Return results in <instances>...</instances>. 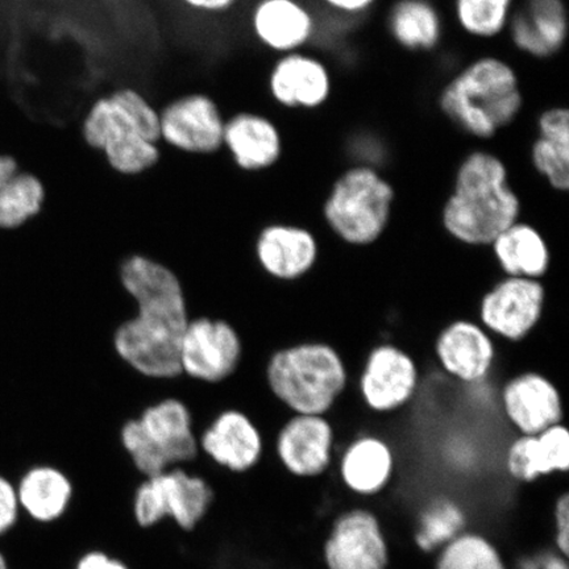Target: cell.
Masks as SVG:
<instances>
[{"mask_svg":"<svg viewBox=\"0 0 569 569\" xmlns=\"http://www.w3.org/2000/svg\"><path fill=\"white\" fill-rule=\"evenodd\" d=\"M329 68L318 57L303 52L283 54L269 74V91L287 109L316 110L331 96Z\"/></svg>","mask_w":569,"mask_h":569,"instance_id":"cell-19","label":"cell"},{"mask_svg":"<svg viewBox=\"0 0 569 569\" xmlns=\"http://www.w3.org/2000/svg\"><path fill=\"white\" fill-rule=\"evenodd\" d=\"M439 365L465 383H478L492 372L496 347L489 332L471 320H457L439 333L436 343Z\"/></svg>","mask_w":569,"mask_h":569,"instance_id":"cell-20","label":"cell"},{"mask_svg":"<svg viewBox=\"0 0 569 569\" xmlns=\"http://www.w3.org/2000/svg\"><path fill=\"white\" fill-rule=\"evenodd\" d=\"M119 443L139 478L176 467H193L199 460L194 418L177 397L149 403L119 430Z\"/></svg>","mask_w":569,"mask_h":569,"instance_id":"cell-7","label":"cell"},{"mask_svg":"<svg viewBox=\"0 0 569 569\" xmlns=\"http://www.w3.org/2000/svg\"><path fill=\"white\" fill-rule=\"evenodd\" d=\"M395 188L369 166L347 169L333 182L323 203V217L333 233L351 246H369L390 222Z\"/></svg>","mask_w":569,"mask_h":569,"instance_id":"cell-8","label":"cell"},{"mask_svg":"<svg viewBox=\"0 0 569 569\" xmlns=\"http://www.w3.org/2000/svg\"><path fill=\"white\" fill-rule=\"evenodd\" d=\"M551 546L569 558V495L555 498L551 511Z\"/></svg>","mask_w":569,"mask_h":569,"instance_id":"cell-36","label":"cell"},{"mask_svg":"<svg viewBox=\"0 0 569 569\" xmlns=\"http://www.w3.org/2000/svg\"><path fill=\"white\" fill-rule=\"evenodd\" d=\"M521 201L509 183L505 162L495 153L475 151L461 161L443 206L442 223L462 244L490 246L518 222Z\"/></svg>","mask_w":569,"mask_h":569,"instance_id":"cell-2","label":"cell"},{"mask_svg":"<svg viewBox=\"0 0 569 569\" xmlns=\"http://www.w3.org/2000/svg\"><path fill=\"white\" fill-rule=\"evenodd\" d=\"M546 290L539 280L507 277L482 297L481 326L510 341L530 336L542 318Z\"/></svg>","mask_w":569,"mask_h":569,"instance_id":"cell-13","label":"cell"},{"mask_svg":"<svg viewBox=\"0 0 569 569\" xmlns=\"http://www.w3.org/2000/svg\"><path fill=\"white\" fill-rule=\"evenodd\" d=\"M21 516L38 528L54 529L69 521L78 489L71 475L53 462L28 466L16 479Z\"/></svg>","mask_w":569,"mask_h":569,"instance_id":"cell-14","label":"cell"},{"mask_svg":"<svg viewBox=\"0 0 569 569\" xmlns=\"http://www.w3.org/2000/svg\"><path fill=\"white\" fill-rule=\"evenodd\" d=\"M21 521L16 480L0 472V539L11 536Z\"/></svg>","mask_w":569,"mask_h":569,"instance_id":"cell-34","label":"cell"},{"mask_svg":"<svg viewBox=\"0 0 569 569\" xmlns=\"http://www.w3.org/2000/svg\"><path fill=\"white\" fill-rule=\"evenodd\" d=\"M396 475V457L386 440L366 436L355 439L339 460V479L348 493L373 500L386 493Z\"/></svg>","mask_w":569,"mask_h":569,"instance_id":"cell-21","label":"cell"},{"mask_svg":"<svg viewBox=\"0 0 569 569\" xmlns=\"http://www.w3.org/2000/svg\"><path fill=\"white\" fill-rule=\"evenodd\" d=\"M226 120L209 96L177 98L160 112L161 141L190 154H212L223 148Z\"/></svg>","mask_w":569,"mask_h":569,"instance_id":"cell-15","label":"cell"},{"mask_svg":"<svg viewBox=\"0 0 569 569\" xmlns=\"http://www.w3.org/2000/svg\"><path fill=\"white\" fill-rule=\"evenodd\" d=\"M217 503L216 483L197 462L140 478L128 498L127 515L138 531L172 528L188 537L210 521Z\"/></svg>","mask_w":569,"mask_h":569,"instance_id":"cell-6","label":"cell"},{"mask_svg":"<svg viewBox=\"0 0 569 569\" xmlns=\"http://www.w3.org/2000/svg\"><path fill=\"white\" fill-rule=\"evenodd\" d=\"M388 26L397 44L411 52L432 51L443 36L442 17L430 0H398Z\"/></svg>","mask_w":569,"mask_h":569,"instance_id":"cell-30","label":"cell"},{"mask_svg":"<svg viewBox=\"0 0 569 569\" xmlns=\"http://www.w3.org/2000/svg\"><path fill=\"white\" fill-rule=\"evenodd\" d=\"M67 569H137V567L124 553L106 545L92 543L76 551Z\"/></svg>","mask_w":569,"mask_h":569,"instance_id":"cell-33","label":"cell"},{"mask_svg":"<svg viewBox=\"0 0 569 569\" xmlns=\"http://www.w3.org/2000/svg\"><path fill=\"white\" fill-rule=\"evenodd\" d=\"M511 569H569L568 557L551 545L538 547L510 560Z\"/></svg>","mask_w":569,"mask_h":569,"instance_id":"cell-35","label":"cell"},{"mask_svg":"<svg viewBox=\"0 0 569 569\" xmlns=\"http://www.w3.org/2000/svg\"><path fill=\"white\" fill-rule=\"evenodd\" d=\"M223 147L246 172H261L274 167L283 148L281 132L272 120L246 111L226 120Z\"/></svg>","mask_w":569,"mask_h":569,"instance_id":"cell-24","label":"cell"},{"mask_svg":"<svg viewBox=\"0 0 569 569\" xmlns=\"http://www.w3.org/2000/svg\"><path fill=\"white\" fill-rule=\"evenodd\" d=\"M515 0H455V18L476 39H493L508 30Z\"/></svg>","mask_w":569,"mask_h":569,"instance_id":"cell-32","label":"cell"},{"mask_svg":"<svg viewBox=\"0 0 569 569\" xmlns=\"http://www.w3.org/2000/svg\"><path fill=\"white\" fill-rule=\"evenodd\" d=\"M418 381L415 359L400 347L381 345L368 355L360 377V393L369 409L390 412L412 400Z\"/></svg>","mask_w":569,"mask_h":569,"instance_id":"cell-17","label":"cell"},{"mask_svg":"<svg viewBox=\"0 0 569 569\" xmlns=\"http://www.w3.org/2000/svg\"><path fill=\"white\" fill-rule=\"evenodd\" d=\"M490 247L508 277L540 280L550 268L549 246L542 233L529 223L518 220L498 234Z\"/></svg>","mask_w":569,"mask_h":569,"instance_id":"cell-28","label":"cell"},{"mask_svg":"<svg viewBox=\"0 0 569 569\" xmlns=\"http://www.w3.org/2000/svg\"><path fill=\"white\" fill-rule=\"evenodd\" d=\"M82 134L122 176L144 173L161 159L160 112L133 89L97 99L84 117Z\"/></svg>","mask_w":569,"mask_h":569,"instance_id":"cell-3","label":"cell"},{"mask_svg":"<svg viewBox=\"0 0 569 569\" xmlns=\"http://www.w3.org/2000/svg\"><path fill=\"white\" fill-rule=\"evenodd\" d=\"M319 557L323 569H388L393 545L382 517L369 505L358 503L331 519Z\"/></svg>","mask_w":569,"mask_h":569,"instance_id":"cell-9","label":"cell"},{"mask_svg":"<svg viewBox=\"0 0 569 569\" xmlns=\"http://www.w3.org/2000/svg\"><path fill=\"white\" fill-rule=\"evenodd\" d=\"M388 569H393V568H388Z\"/></svg>","mask_w":569,"mask_h":569,"instance_id":"cell-40","label":"cell"},{"mask_svg":"<svg viewBox=\"0 0 569 569\" xmlns=\"http://www.w3.org/2000/svg\"><path fill=\"white\" fill-rule=\"evenodd\" d=\"M432 569H511L502 547L487 531L469 528L432 557Z\"/></svg>","mask_w":569,"mask_h":569,"instance_id":"cell-31","label":"cell"},{"mask_svg":"<svg viewBox=\"0 0 569 569\" xmlns=\"http://www.w3.org/2000/svg\"><path fill=\"white\" fill-rule=\"evenodd\" d=\"M330 10L343 16H361L372 9L376 0H322Z\"/></svg>","mask_w":569,"mask_h":569,"instance_id":"cell-37","label":"cell"},{"mask_svg":"<svg viewBox=\"0 0 569 569\" xmlns=\"http://www.w3.org/2000/svg\"><path fill=\"white\" fill-rule=\"evenodd\" d=\"M531 162L552 189H569V111L566 107H552L540 113Z\"/></svg>","mask_w":569,"mask_h":569,"instance_id":"cell-27","label":"cell"},{"mask_svg":"<svg viewBox=\"0 0 569 569\" xmlns=\"http://www.w3.org/2000/svg\"><path fill=\"white\" fill-rule=\"evenodd\" d=\"M268 453L289 478H322L333 461L336 432L326 416L290 415L277 427Z\"/></svg>","mask_w":569,"mask_h":569,"instance_id":"cell-12","label":"cell"},{"mask_svg":"<svg viewBox=\"0 0 569 569\" xmlns=\"http://www.w3.org/2000/svg\"><path fill=\"white\" fill-rule=\"evenodd\" d=\"M505 469L511 480L536 482L569 469V432L563 423L537 436H519L505 455Z\"/></svg>","mask_w":569,"mask_h":569,"instance_id":"cell-23","label":"cell"},{"mask_svg":"<svg viewBox=\"0 0 569 569\" xmlns=\"http://www.w3.org/2000/svg\"><path fill=\"white\" fill-rule=\"evenodd\" d=\"M243 356V340L229 320L193 317L182 333L178 361L184 379L219 386L238 372Z\"/></svg>","mask_w":569,"mask_h":569,"instance_id":"cell-11","label":"cell"},{"mask_svg":"<svg viewBox=\"0 0 569 569\" xmlns=\"http://www.w3.org/2000/svg\"><path fill=\"white\" fill-rule=\"evenodd\" d=\"M501 401L505 416L521 436H537L563 422L560 391L543 375L516 376L503 387Z\"/></svg>","mask_w":569,"mask_h":569,"instance_id":"cell-18","label":"cell"},{"mask_svg":"<svg viewBox=\"0 0 569 569\" xmlns=\"http://www.w3.org/2000/svg\"><path fill=\"white\" fill-rule=\"evenodd\" d=\"M0 569H12L10 558L0 549Z\"/></svg>","mask_w":569,"mask_h":569,"instance_id":"cell-39","label":"cell"},{"mask_svg":"<svg viewBox=\"0 0 569 569\" xmlns=\"http://www.w3.org/2000/svg\"><path fill=\"white\" fill-rule=\"evenodd\" d=\"M44 184L30 173H19L12 158L0 156V230L17 231L44 208Z\"/></svg>","mask_w":569,"mask_h":569,"instance_id":"cell-29","label":"cell"},{"mask_svg":"<svg viewBox=\"0 0 569 569\" xmlns=\"http://www.w3.org/2000/svg\"><path fill=\"white\" fill-rule=\"evenodd\" d=\"M197 433L199 460L213 471L244 478L267 459L264 432L243 410H220Z\"/></svg>","mask_w":569,"mask_h":569,"instance_id":"cell-10","label":"cell"},{"mask_svg":"<svg viewBox=\"0 0 569 569\" xmlns=\"http://www.w3.org/2000/svg\"><path fill=\"white\" fill-rule=\"evenodd\" d=\"M508 30L516 48L526 54L547 59L558 53L568 36L565 0H525L511 13Z\"/></svg>","mask_w":569,"mask_h":569,"instance_id":"cell-22","label":"cell"},{"mask_svg":"<svg viewBox=\"0 0 569 569\" xmlns=\"http://www.w3.org/2000/svg\"><path fill=\"white\" fill-rule=\"evenodd\" d=\"M438 103L461 131L488 140L515 122L523 107V94L515 68L487 56L453 76L440 91Z\"/></svg>","mask_w":569,"mask_h":569,"instance_id":"cell-4","label":"cell"},{"mask_svg":"<svg viewBox=\"0 0 569 569\" xmlns=\"http://www.w3.org/2000/svg\"><path fill=\"white\" fill-rule=\"evenodd\" d=\"M252 252L256 264L269 280L290 284L315 269L319 244L316 234L306 227L274 222L256 233Z\"/></svg>","mask_w":569,"mask_h":569,"instance_id":"cell-16","label":"cell"},{"mask_svg":"<svg viewBox=\"0 0 569 569\" xmlns=\"http://www.w3.org/2000/svg\"><path fill=\"white\" fill-rule=\"evenodd\" d=\"M343 359L322 341H298L277 348L264 367L270 396L290 415L326 416L343 395Z\"/></svg>","mask_w":569,"mask_h":569,"instance_id":"cell-5","label":"cell"},{"mask_svg":"<svg viewBox=\"0 0 569 569\" xmlns=\"http://www.w3.org/2000/svg\"><path fill=\"white\" fill-rule=\"evenodd\" d=\"M469 528L472 517L466 505L452 496L439 495L417 510L411 523V543L419 553L432 558Z\"/></svg>","mask_w":569,"mask_h":569,"instance_id":"cell-26","label":"cell"},{"mask_svg":"<svg viewBox=\"0 0 569 569\" xmlns=\"http://www.w3.org/2000/svg\"><path fill=\"white\" fill-rule=\"evenodd\" d=\"M119 280L134 312L113 331V351L146 379H177L180 341L191 318L181 281L172 269L142 254L120 262Z\"/></svg>","mask_w":569,"mask_h":569,"instance_id":"cell-1","label":"cell"},{"mask_svg":"<svg viewBox=\"0 0 569 569\" xmlns=\"http://www.w3.org/2000/svg\"><path fill=\"white\" fill-rule=\"evenodd\" d=\"M252 28L261 44L283 56L309 44L316 33V19L298 0H260L253 10Z\"/></svg>","mask_w":569,"mask_h":569,"instance_id":"cell-25","label":"cell"},{"mask_svg":"<svg viewBox=\"0 0 569 569\" xmlns=\"http://www.w3.org/2000/svg\"><path fill=\"white\" fill-rule=\"evenodd\" d=\"M182 2L198 11L223 12L230 10L238 0H182Z\"/></svg>","mask_w":569,"mask_h":569,"instance_id":"cell-38","label":"cell"}]
</instances>
